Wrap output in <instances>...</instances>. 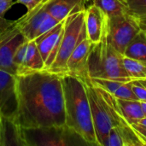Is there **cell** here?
I'll return each mask as SVG.
<instances>
[{"label": "cell", "instance_id": "31", "mask_svg": "<svg viewBox=\"0 0 146 146\" xmlns=\"http://www.w3.org/2000/svg\"><path fill=\"white\" fill-rule=\"evenodd\" d=\"M139 21H140V23H141V25H142V26L146 27V16L140 18V19H139Z\"/></svg>", "mask_w": 146, "mask_h": 146}, {"label": "cell", "instance_id": "15", "mask_svg": "<svg viewBox=\"0 0 146 146\" xmlns=\"http://www.w3.org/2000/svg\"><path fill=\"white\" fill-rule=\"evenodd\" d=\"M21 129L15 120L0 115V146H25Z\"/></svg>", "mask_w": 146, "mask_h": 146}, {"label": "cell", "instance_id": "17", "mask_svg": "<svg viewBox=\"0 0 146 146\" xmlns=\"http://www.w3.org/2000/svg\"><path fill=\"white\" fill-rule=\"evenodd\" d=\"M116 99L121 115L130 125L137 123L139 120L145 117L139 100H127L117 98Z\"/></svg>", "mask_w": 146, "mask_h": 146}, {"label": "cell", "instance_id": "1", "mask_svg": "<svg viewBox=\"0 0 146 146\" xmlns=\"http://www.w3.org/2000/svg\"><path fill=\"white\" fill-rule=\"evenodd\" d=\"M17 115L21 127L65 126L62 75L41 70L16 76Z\"/></svg>", "mask_w": 146, "mask_h": 146}, {"label": "cell", "instance_id": "22", "mask_svg": "<svg viewBox=\"0 0 146 146\" xmlns=\"http://www.w3.org/2000/svg\"><path fill=\"white\" fill-rule=\"evenodd\" d=\"M115 98L121 99H127V100H139L136 97L133 86H132V80L128 82L123 83L118 90L113 94Z\"/></svg>", "mask_w": 146, "mask_h": 146}, {"label": "cell", "instance_id": "21", "mask_svg": "<svg viewBox=\"0 0 146 146\" xmlns=\"http://www.w3.org/2000/svg\"><path fill=\"white\" fill-rule=\"evenodd\" d=\"M92 79V78H91ZM92 82L97 85L98 86L101 87L102 89L110 92L111 94H114L118 88L125 82L115 80H110V79H92Z\"/></svg>", "mask_w": 146, "mask_h": 146}, {"label": "cell", "instance_id": "34", "mask_svg": "<svg viewBox=\"0 0 146 146\" xmlns=\"http://www.w3.org/2000/svg\"><path fill=\"white\" fill-rule=\"evenodd\" d=\"M140 24H141V23H140ZM141 28L145 31V34H146V27H144V26H142V25H141Z\"/></svg>", "mask_w": 146, "mask_h": 146}, {"label": "cell", "instance_id": "4", "mask_svg": "<svg viewBox=\"0 0 146 146\" xmlns=\"http://www.w3.org/2000/svg\"><path fill=\"white\" fill-rule=\"evenodd\" d=\"M86 31L85 10L72 14L66 18L57 55L51 66L47 69L48 71L60 75L67 74L68 60Z\"/></svg>", "mask_w": 146, "mask_h": 146}, {"label": "cell", "instance_id": "29", "mask_svg": "<svg viewBox=\"0 0 146 146\" xmlns=\"http://www.w3.org/2000/svg\"><path fill=\"white\" fill-rule=\"evenodd\" d=\"M137 123H139V124H140V125H142V126H145V127H146V116L143 117V118H142V119H140V120H139Z\"/></svg>", "mask_w": 146, "mask_h": 146}, {"label": "cell", "instance_id": "12", "mask_svg": "<svg viewBox=\"0 0 146 146\" xmlns=\"http://www.w3.org/2000/svg\"><path fill=\"white\" fill-rule=\"evenodd\" d=\"M50 0H42L32 10L15 21V25L20 28L27 40L31 41L35 38L36 33L41 23L50 14L47 5Z\"/></svg>", "mask_w": 146, "mask_h": 146}, {"label": "cell", "instance_id": "18", "mask_svg": "<svg viewBox=\"0 0 146 146\" xmlns=\"http://www.w3.org/2000/svg\"><path fill=\"white\" fill-rule=\"evenodd\" d=\"M123 56L146 63V34L143 29L126 47Z\"/></svg>", "mask_w": 146, "mask_h": 146}, {"label": "cell", "instance_id": "20", "mask_svg": "<svg viewBox=\"0 0 146 146\" xmlns=\"http://www.w3.org/2000/svg\"><path fill=\"white\" fill-rule=\"evenodd\" d=\"M124 68L132 80L146 79V63L123 56Z\"/></svg>", "mask_w": 146, "mask_h": 146}, {"label": "cell", "instance_id": "26", "mask_svg": "<svg viewBox=\"0 0 146 146\" xmlns=\"http://www.w3.org/2000/svg\"><path fill=\"white\" fill-rule=\"evenodd\" d=\"M133 90L138 98V99L141 102H146V87L144 86L138 80H132Z\"/></svg>", "mask_w": 146, "mask_h": 146}, {"label": "cell", "instance_id": "23", "mask_svg": "<svg viewBox=\"0 0 146 146\" xmlns=\"http://www.w3.org/2000/svg\"><path fill=\"white\" fill-rule=\"evenodd\" d=\"M129 12L138 18L146 16V0H127Z\"/></svg>", "mask_w": 146, "mask_h": 146}, {"label": "cell", "instance_id": "28", "mask_svg": "<svg viewBox=\"0 0 146 146\" xmlns=\"http://www.w3.org/2000/svg\"><path fill=\"white\" fill-rule=\"evenodd\" d=\"M131 126L133 127V129L137 132V133L140 136V138L144 140L146 145V127L139 123H133Z\"/></svg>", "mask_w": 146, "mask_h": 146}, {"label": "cell", "instance_id": "24", "mask_svg": "<svg viewBox=\"0 0 146 146\" xmlns=\"http://www.w3.org/2000/svg\"><path fill=\"white\" fill-rule=\"evenodd\" d=\"M15 2V0H0V30L10 26L14 22V21L5 19L4 15Z\"/></svg>", "mask_w": 146, "mask_h": 146}, {"label": "cell", "instance_id": "9", "mask_svg": "<svg viewBox=\"0 0 146 146\" xmlns=\"http://www.w3.org/2000/svg\"><path fill=\"white\" fill-rule=\"evenodd\" d=\"M16 76L0 69V115L16 120Z\"/></svg>", "mask_w": 146, "mask_h": 146}, {"label": "cell", "instance_id": "10", "mask_svg": "<svg viewBox=\"0 0 146 146\" xmlns=\"http://www.w3.org/2000/svg\"><path fill=\"white\" fill-rule=\"evenodd\" d=\"M65 21L66 19L60 21L47 33L33 39L44 62V70H47L56 59L64 31Z\"/></svg>", "mask_w": 146, "mask_h": 146}, {"label": "cell", "instance_id": "14", "mask_svg": "<svg viewBox=\"0 0 146 146\" xmlns=\"http://www.w3.org/2000/svg\"><path fill=\"white\" fill-rule=\"evenodd\" d=\"M146 145L144 140L132 126L113 127L102 146H141Z\"/></svg>", "mask_w": 146, "mask_h": 146}, {"label": "cell", "instance_id": "11", "mask_svg": "<svg viewBox=\"0 0 146 146\" xmlns=\"http://www.w3.org/2000/svg\"><path fill=\"white\" fill-rule=\"evenodd\" d=\"M92 42L88 38L86 31L68 60L67 74L74 75L79 79H83L88 76L87 62Z\"/></svg>", "mask_w": 146, "mask_h": 146}, {"label": "cell", "instance_id": "16", "mask_svg": "<svg viewBox=\"0 0 146 146\" xmlns=\"http://www.w3.org/2000/svg\"><path fill=\"white\" fill-rule=\"evenodd\" d=\"M47 9L55 19L62 21L72 14L85 10L86 5L84 0H50Z\"/></svg>", "mask_w": 146, "mask_h": 146}, {"label": "cell", "instance_id": "19", "mask_svg": "<svg viewBox=\"0 0 146 146\" xmlns=\"http://www.w3.org/2000/svg\"><path fill=\"white\" fill-rule=\"evenodd\" d=\"M92 4L98 6L108 17L129 11L127 0H93Z\"/></svg>", "mask_w": 146, "mask_h": 146}, {"label": "cell", "instance_id": "5", "mask_svg": "<svg viewBox=\"0 0 146 146\" xmlns=\"http://www.w3.org/2000/svg\"><path fill=\"white\" fill-rule=\"evenodd\" d=\"M21 138L25 146H68L82 140L67 127H21ZM83 143V142H82Z\"/></svg>", "mask_w": 146, "mask_h": 146}, {"label": "cell", "instance_id": "27", "mask_svg": "<svg viewBox=\"0 0 146 146\" xmlns=\"http://www.w3.org/2000/svg\"><path fill=\"white\" fill-rule=\"evenodd\" d=\"M42 0H15L16 3H21V4H23L27 11H30L32 10L34 7H36Z\"/></svg>", "mask_w": 146, "mask_h": 146}, {"label": "cell", "instance_id": "8", "mask_svg": "<svg viewBox=\"0 0 146 146\" xmlns=\"http://www.w3.org/2000/svg\"><path fill=\"white\" fill-rule=\"evenodd\" d=\"M16 76L44 70V62L34 40H26L16 51L14 57Z\"/></svg>", "mask_w": 146, "mask_h": 146}, {"label": "cell", "instance_id": "13", "mask_svg": "<svg viewBox=\"0 0 146 146\" xmlns=\"http://www.w3.org/2000/svg\"><path fill=\"white\" fill-rule=\"evenodd\" d=\"M85 22L90 41L92 43L100 41L107 32V15L98 6L91 4L85 9Z\"/></svg>", "mask_w": 146, "mask_h": 146}, {"label": "cell", "instance_id": "30", "mask_svg": "<svg viewBox=\"0 0 146 146\" xmlns=\"http://www.w3.org/2000/svg\"><path fill=\"white\" fill-rule=\"evenodd\" d=\"M141 106H142V110H143L144 115H145V116H146V102H141Z\"/></svg>", "mask_w": 146, "mask_h": 146}, {"label": "cell", "instance_id": "32", "mask_svg": "<svg viewBox=\"0 0 146 146\" xmlns=\"http://www.w3.org/2000/svg\"><path fill=\"white\" fill-rule=\"evenodd\" d=\"M84 2H85V5H86V7H88L89 5L92 4L93 0H84Z\"/></svg>", "mask_w": 146, "mask_h": 146}, {"label": "cell", "instance_id": "3", "mask_svg": "<svg viewBox=\"0 0 146 146\" xmlns=\"http://www.w3.org/2000/svg\"><path fill=\"white\" fill-rule=\"evenodd\" d=\"M123 56L113 46L106 32L100 41L92 43L87 62L88 76L92 79L131 81L123 66Z\"/></svg>", "mask_w": 146, "mask_h": 146}, {"label": "cell", "instance_id": "25", "mask_svg": "<svg viewBox=\"0 0 146 146\" xmlns=\"http://www.w3.org/2000/svg\"><path fill=\"white\" fill-rule=\"evenodd\" d=\"M60 21H58L56 19H55L50 14L48 15V16L44 20V21L41 23L40 27H38L37 33H36V36H35V38L43 35L44 33H47L48 31H50L51 28H53L55 26H56ZM34 38V39H35Z\"/></svg>", "mask_w": 146, "mask_h": 146}, {"label": "cell", "instance_id": "6", "mask_svg": "<svg viewBox=\"0 0 146 146\" xmlns=\"http://www.w3.org/2000/svg\"><path fill=\"white\" fill-rule=\"evenodd\" d=\"M139 18L129 11L108 17L107 33L113 46L122 55L128 44L141 31Z\"/></svg>", "mask_w": 146, "mask_h": 146}, {"label": "cell", "instance_id": "33", "mask_svg": "<svg viewBox=\"0 0 146 146\" xmlns=\"http://www.w3.org/2000/svg\"><path fill=\"white\" fill-rule=\"evenodd\" d=\"M139 82H140L144 86H145L146 87V79H143V80H138Z\"/></svg>", "mask_w": 146, "mask_h": 146}, {"label": "cell", "instance_id": "7", "mask_svg": "<svg viewBox=\"0 0 146 146\" xmlns=\"http://www.w3.org/2000/svg\"><path fill=\"white\" fill-rule=\"evenodd\" d=\"M27 40L20 28L14 22L0 30V69L16 76L14 57L20 46Z\"/></svg>", "mask_w": 146, "mask_h": 146}, {"label": "cell", "instance_id": "2", "mask_svg": "<svg viewBox=\"0 0 146 146\" xmlns=\"http://www.w3.org/2000/svg\"><path fill=\"white\" fill-rule=\"evenodd\" d=\"M65 125L84 144L99 145L92 115L87 92L83 81L68 74L62 75Z\"/></svg>", "mask_w": 146, "mask_h": 146}]
</instances>
